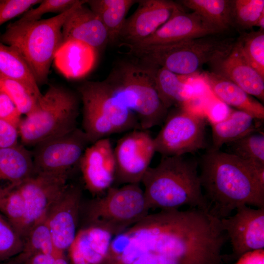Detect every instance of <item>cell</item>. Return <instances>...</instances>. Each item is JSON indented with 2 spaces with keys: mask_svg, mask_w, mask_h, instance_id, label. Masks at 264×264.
<instances>
[{
  "mask_svg": "<svg viewBox=\"0 0 264 264\" xmlns=\"http://www.w3.org/2000/svg\"><path fill=\"white\" fill-rule=\"evenodd\" d=\"M227 239L208 211L160 210L115 236L103 264H222Z\"/></svg>",
  "mask_w": 264,
  "mask_h": 264,
  "instance_id": "cell-1",
  "label": "cell"
},
{
  "mask_svg": "<svg viewBox=\"0 0 264 264\" xmlns=\"http://www.w3.org/2000/svg\"><path fill=\"white\" fill-rule=\"evenodd\" d=\"M200 168L209 212L217 218L227 217L242 205L264 207V168L210 149L202 156Z\"/></svg>",
  "mask_w": 264,
  "mask_h": 264,
  "instance_id": "cell-2",
  "label": "cell"
},
{
  "mask_svg": "<svg viewBox=\"0 0 264 264\" xmlns=\"http://www.w3.org/2000/svg\"><path fill=\"white\" fill-rule=\"evenodd\" d=\"M141 183L150 209L176 210L187 205L209 212L195 161L183 156H162L156 166L148 168Z\"/></svg>",
  "mask_w": 264,
  "mask_h": 264,
  "instance_id": "cell-3",
  "label": "cell"
},
{
  "mask_svg": "<svg viewBox=\"0 0 264 264\" xmlns=\"http://www.w3.org/2000/svg\"><path fill=\"white\" fill-rule=\"evenodd\" d=\"M86 1L77 0L66 11L50 18L31 22L17 20L10 23L0 37V42L14 47L22 55L39 85L47 82L54 58L64 46L63 24Z\"/></svg>",
  "mask_w": 264,
  "mask_h": 264,
  "instance_id": "cell-4",
  "label": "cell"
},
{
  "mask_svg": "<svg viewBox=\"0 0 264 264\" xmlns=\"http://www.w3.org/2000/svg\"><path fill=\"white\" fill-rule=\"evenodd\" d=\"M156 68L142 62L124 61L106 79L118 99L135 115L141 130L161 124L168 114L155 87Z\"/></svg>",
  "mask_w": 264,
  "mask_h": 264,
  "instance_id": "cell-5",
  "label": "cell"
},
{
  "mask_svg": "<svg viewBox=\"0 0 264 264\" xmlns=\"http://www.w3.org/2000/svg\"><path fill=\"white\" fill-rule=\"evenodd\" d=\"M80 99L64 87L52 85L39 99L35 109L22 118L18 126L21 143L34 146L77 127Z\"/></svg>",
  "mask_w": 264,
  "mask_h": 264,
  "instance_id": "cell-6",
  "label": "cell"
},
{
  "mask_svg": "<svg viewBox=\"0 0 264 264\" xmlns=\"http://www.w3.org/2000/svg\"><path fill=\"white\" fill-rule=\"evenodd\" d=\"M82 104V130L90 144L109 136L141 129L135 115L116 97L106 80L78 88Z\"/></svg>",
  "mask_w": 264,
  "mask_h": 264,
  "instance_id": "cell-7",
  "label": "cell"
},
{
  "mask_svg": "<svg viewBox=\"0 0 264 264\" xmlns=\"http://www.w3.org/2000/svg\"><path fill=\"white\" fill-rule=\"evenodd\" d=\"M233 38L211 35L130 52L141 62L164 67L178 75L196 72L205 64H214L228 55Z\"/></svg>",
  "mask_w": 264,
  "mask_h": 264,
  "instance_id": "cell-8",
  "label": "cell"
},
{
  "mask_svg": "<svg viewBox=\"0 0 264 264\" xmlns=\"http://www.w3.org/2000/svg\"><path fill=\"white\" fill-rule=\"evenodd\" d=\"M143 190L139 184L111 187L104 194L81 203L84 224L97 226L114 236L140 221L149 214Z\"/></svg>",
  "mask_w": 264,
  "mask_h": 264,
  "instance_id": "cell-9",
  "label": "cell"
},
{
  "mask_svg": "<svg viewBox=\"0 0 264 264\" xmlns=\"http://www.w3.org/2000/svg\"><path fill=\"white\" fill-rule=\"evenodd\" d=\"M169 114L154 138L155 152L162 156H183L206 147V116L188 108Z\"/></svg>",
  "mask_w": 264,
  "mask_h": 264,
  "instance_id": "cell-10",
  "label": "cell"
},
{
  "mask_svg": "<svg viewBox=\"0 0 264 264\" xmlns=\"http://www.w3.org/2000/svg\"><path fill=\"white\" fill-rule=\"evenodd\" d=\"M90 143L82 129L43 141L32 152L35 174L69 176Z\"/></svg>",
  "mask_w": 264,
  "mask_h": 264,
  "instance_id": "cell-11",
  "label": "cell"
},
{
  "mask_svg": "<svg viewBox=\"0 0 264 264\" xmlns=\"http://www.w3.org/2000/svg\"><path fill=\"white\" fill-rule=\"evenodd\" d=\"M68 178L67 176L35 174L17 185L24 206L20 232L23 240L34 226L45 219L68 185Z\"/></svg>",
  "mask_w": 264,
  "mask_h": 264,
  "instance_id": "cell-12",
  "label": "cell"
},
{
  "mask_svg": "<svg viewBox=\"0 0 264 264\" xmlns=\"http://www.w3.org/2000/svg\"><path fill=\"white\" fill-rule=\"evenodd\" d=\"M155 152L154 138L146 130L135 129L120 138L114 148L115 181L139 184Z\"/></svg>",
  "mask_w": 264,
  "mask_h": 264,
  "instance_id": "cell-13",
  "label": "cell"
},
{
  "mask_svg": "<svg viewBox=\"0 0 264 264\" xmlns=\"http://www.w3.org/2000/svg\"><path fill=\"white\" fill-rule=\"evenodd\" d=\"M220 220L232 247L229 259H238L248 251L264 249V207L242 205L236 209L235 215Z\"/></svg>",
  "mask_w": 264,
  "mask_h": 264,
  "instance_id": "cell-14",
  "label": "cell"
},
{
  "mask_svg": "<svg viewBox=\"0 0 264 264\" xmlns=\"http://www.w3.org/2000/svg\"><path fill=\"white\" fill-rule=\"evenodd\" d=\"M136 10L126 19L118 41L132 44L153 34L183 9L177 3L168 0H137Z\"/></svg>",
  "mask_w": 264,
  "mask_h": 264,
  "instance_id": "cell-15",
  "label": "cell"
},
{
  "mask_svg": "<svg viewBox=\"0 0 264 264\" xmlns=\"http://www.w3.org/2000/svg\"><path fill=\"white\" fill-rule=\"evenodd\" d=\"M79 166L86 189L95 197L104 194L112 186L115 177L114 148L110 139L104 138L90 144Z\"/></svg>",
  "mask_w": 264,
  "mask_h": 264,
  "instance_id": "cell-16",
  "label": "cell"
},
{
  "mask_svg": "<svg viewBox=\"0 0 264 264\" xmlns=\"http://www.w3.org/2000/svg\"><path fill=\"white\" fill-rule=\"evenodd\" d=\"M82 192L78 185L68 184L46 217L53 244L59 251L68 250L78 230Z\"/></svg>",
  "mask_w": 264,
  "mask_h": 264,
  "instance_id": "cell-17",
  "label": "cell"
},
{
  "mask_svg": "<svg viewBox=\"0 0 264 264\" xmlns=\"http://www.w3.org/2000/svg\"><path fill=\"white\" fill-rule=\"evenodd\" d=\"M217 34H219L218 31L198 14L182 10L150 37L135 44L124 45L130 52Z\"/></svg>",
  "mask_w": 264,
  "mask_h": 264,
  "instance_id": "cell-18",
  "label": "cell"
},
{
  "mask_svg": "<svg viewBox=\"0 0 264 264\" xmlns=\"http://www.w3.org/2000/svg\"><path fill=\"white\" fill-rule=\"evenodd\" d=\"M85 2L67 18L62 27L64 45L69 42L84 44L96 51L109 43L108 32L97 15Z\"/></svg>",
  "mask_w": 264,
  "mask_h": 264,
  "instance_id": "cell-19",
  "label": "cell"
},
{
  "mask_svg": "<svg viewBox=\"0 0 264 264\" xmlns=\"http://www.w3.org/2000/svg\"><path fill=\"white\" fill-rule=\"evenodd\" d=\"M114 237L97 226H82L67 250L70 264H103Z\"/></svg>",
  "mask_w": 264,
  "mask_h": 264,
  "instance_id": "cell-20",
  "label": "cell"
},
{
  "mask_svg": "<svg viewBox=\"0 0 264 264\" xmlns=\"http://www.w3.org/2000/svg\"><path fill=\"white\" fill-rule=\"evenodd\" d=\"M215 64L216 73L264 102V77L246 61L235 45L228 55Z\"/></svg>",
  "mask_w": 264,
  "mask_h": 264,
  "instance_id": "cell-21",
  "label": "cell"
},
{
  "mask_svg": "<svg viewBox=\"0 0 264 264\" xmlns=\"http://www.w3.org/2000/svg\"><path fill=\"white\" fill-rule=\"evenodd\" d=\"M202 78L216 97L224 104L263 121L264 107L232 81L216 72H206Z\"/></svg>",
  "mask_w": 264,
  "mask_h": 264,
  "instance_id": "cell-22",
  "label": "cell"
},
{
  "mask_svg": "<svg viewBox=\"0 0 264 264\" xmlns=\"http://www.w3.org/2000/svg\"><path fill=\"white\" fill-rule=\"evenodd\" d=\"M257 120L244 111L230 110L224 118L211 122L213 146L211 149L220 150L224 144L260 131Z\"/></svg>",
  "mask_w": 264,
  "mask_h": 264,
  "instance_id": "cell-23",
  "label": "cell"
},
{
  "mask_svg": "<svg viewBox=\"0 0 264 264\" xmlns=\"http://www.w3.org/2000/svg\"><path fill=\"white\" fill-rule=\"evenodd\" d=\"M32 152L21 143L0 148V182L19 185L35 175Z\"/></svg>",
  "mask_w": 264,
  "mask_h": 264,
  "instance_id": "cell-24",
  "label": "cell"
},
{
  "mask_svg": "<svg viewBox=\"0 0 264 264\" xmlns=\"http://www.w3.org/2000/svg\"><path fill=\"white\" fill-rule=\"evenodd\" d=\"M155 87L161 100L168 109L176 106L183 108L193 100L194 89L183 82L178 75L156 66L154 73Z\"/></svg>",
  "mask_w": 264,
  "mask_h": 264,
  "instance_id": "cell-25",
  "label": "cell"
},
{
  "mask_svg": "<svg viewBox=\"0 0 264 264\" xmlns=\"http://www.w3.org/2000/svg\"><path fill=\"white\" fill-rule=\"evenodd\" d=\"M137 1L134 0H87L86 3L105 27L109 43H113L118 41L127 13Z\"/></svg>",
  "mask_w": 264,
  "mask_h": 264,
  "instance_id": "cell-26",
  "label": "cell"
},
{
  "mask_svg": "<svg viewBox=\"0 0 264 264\" xmlns=\"http://www.w3.org/2000/svg\"><path fill=\"white\" fill-rule=\"evenodd\" d=\"M180 2L199 16L219 33L227 30L232 25L233 0H182Z\"/></svg>",
  "mask_w": 264,
  "mask_h": 264,
  "instance_id": "cell-27",
  "label": "cell"
},
{
  "mask_svg": "<svg viewBox=\"0 0 264 264\" xmlns=\"http://www.w3.org/2000/svg\"><path fill=\"white\" fill-rule=\"evenodd\" d=\"M0 74L20 81L41 97L43 93L28 64L14 47L0 42Z\"/></svg>",
  "mask_w": 264,
  "mask_h": 264,
  "instance_id": "cell-28",
  "label": "cell"
},
{
  "mask_svg": "<svg viewBox=\"0 0 264 264\" xmlns=\"http://www.w3.org/2000/svg\"><path fill=\"white\" fill-rule=\"evenodd\" d=\"M23 241L22 251L13 258L20 263L23 264L25 260L37 254L54 257L62 252L55 248L45 219L34 226Z\"/></svg>",
  "mask_w": 264,
  "mask_h": 264,
  "instance_id": "cell-29",
  "label": "cell"
},
{
  "mask_svg": "<svg viewBox=\"0 0 264 264\" xmlns=\"http://www.w3.org/2000/svg\"><path fill=\"white\" fill-rule=\"evenodd\" d=\"M17 185H0V213L5 217L20 236L24 206Z\"/></svg>",
  "mask_w": 264,
  "mask_h": 264,
  "instance_id": "cell-30",
  "label": "cell"
},
{
  "mask_svg": "<svg viewBox=\"0 0 264 264\" xmlns=\"http://www.w3.org/2000/svg\"><path fill=\"white\" fill-rule=\"evenodd\" d=\"M0 90L11 100L22 115L26 116L36 108L39 97L22 83L0 74Z\"/></svg>",
  "mask_w": 264,
  "mask_h": 264,
  "instance_id": "cell-31",
  "label": "cell"
},
{
  "mask_svg": "<svg viewBox=\"0 0 264 264\" xmlns=\"http://www.w3.org/2000/svg\"><path fill=\"white\" fill-rule=\"evenodd\" d=\"M229 144L231 154L256 166L264 168L263 132H253Z\"/></svg>",
  "mask_w": 264,
  "mask_h": 264,
  "instance_id": "cell-32",
  "label": "cell"
},
{
  "mask_svg": "<svg viewBox=\"0 0 264 264\" xmlns=\"http://www.w3.org/2000/svg\"><path fill=\"white\" fill-rule=\"evenodd\" d=\"M235 45L246 61L264 77V30L245 34Z\"/></svg>",
  "mask_w": 264,
  "mask_h": 264,
  "instance_id": "cell-33",
  "label": "cell"
},
{
  "mask_svg": "<svg viewBox=\"0 0 264 264\" xmlns=\"http://www.w3.org/2000/svg\"><path fill=\"white\" fill-rule=\"evenodd\" d=\"M263 15H264V0H233V21L242 27L256 26Z\"/></svg>",
  "mask_w": 264,
  "mask_h": 264,
  "instance_id": "cell-34",
  "label": "cell"
},
{
  "mask_svg": "<svg viewBox=\"0 0 264 264\" xmlns=\"http://www.w3.org/2000/svg\"><path fill=\"white\" fill-rule=\"evenodd\" d=\"M23 241L9 221L0 213V262L13 258L22 251Z\"/></svg>",
  "mask_w": 264,
  "mask_h": 264,
  "instance_id": "cell-35",
  "label": "cell"
},
{
  "mask_svg": "<svg viewBox=\"0 0 264 264\" xmlns=\"http://www.w3.org/2000/svg\"><path fill=\"white\" fill-rule=\"evenodd\" d=\"M77 0H43L38 5L30 9L18 20L21 22H31L40 20L48 13H63L72 7Z\"/></svg>",
  "mask_w": 264,
  "mask_h": 264,
  "instance_id": "cell-36",
  "label": "cell"
},
{
  "mask_svg": "<svg viewBox=\"0 0 264 264\" xmlns=\"http://www.w3.org/2000/svg\"><path fill=\"white\" fill-rule=\"evenodd\" d=\"M41 0H0V26L24 14Z\"/></svg>",
  "mask_w": 264,
  "mask_h": 264,
  "instance_id": "cell-37",
  "label": "cell"
},
{
  "mask_svg": "<svg viewBox=\"0 0 264 264\" xmlns=\"http://www.w3.org/2000/svg\"><path fill=\"white\" fill-rule=\"evenodd\" d=\"M22 116L10 98L0 90V119L18 127Z\"/></svg>",
  "mask_w": 264,
  "mask_h": 264,
  "instance_id": "cell-38",
  "label": "cell"
},
{
  "mask_svg": "<svg viewBox=\"0 0 264 264\" xmlns=\"http://www.w3.org/2000/svg\"><path fill=\"white\" fill-rule=\"evenodd\" d=\"M18 127L0 119V148L15 145L19 143Z\"/></svg>",
  "mask_w": 264,
  "mask_h": 264,
  "instance_id": "cell-39",
  "label": "cell"
},
{
  "mask_svg": "<svg viewBox=\"0 0 264 264\" xmlns=\"http://www.w3.org/2000/svg\"><path fill=\"white\" fill-rule=\"evenodd\" d=\"M233 264H264V249L246 252Z\"/></svg>",
  "mask_w": 264,
  "mask_h": 264,
  "instance_id": "cell-40",
  "label": "cell"
},
{
  "mask_svg": "<svg viewBox=\"0 0 264 264\" xmlns=\"http://www.w3.org/2000/svg\"><path fill=\"white\" fill-rule=\"evenodd\" d=\"M23 264H54L52 256L44 254H36L26 260Z\"/></svg>",
  "mask_w": 264,
  "mask_h": 264,
  "instance_id": "cell-41",
  "label": "cell"
},
{
  "mask_svg": "<svg viewBox=\"0 0 264 264\" xmlns=\"http://www.w3.org/2000/svg\"><path fill=\"white\" fill-rule=\"evenodd\" d=\"M256 26L259 27L260 30H264V15H263L259 19Z\"/></svg>",
  "mask_w": 264,
  "mask_h": 264,
  "instance_id": "cell-42",
  "label": "cell"
},
{
  "mask_svg": "<svg viewBox=\"0 0 264 264\" xmlns=\"http://www.w3.org/2000/svg\"><path fill=\"white\" fill-rule=\"evenodd\" d=\"M8 261V262L6 264H23L17 262L14 259H13L12 260L10 259V260H9ZM0 264H1L0 262Z\"/></svg>",
  "mask_w": 264,
  "mask_h": 264,
  "instance_id": "cell-43",
  "label": "cell"
}]
</instances>
